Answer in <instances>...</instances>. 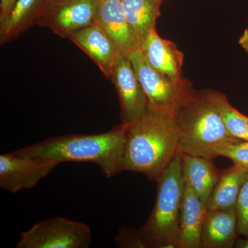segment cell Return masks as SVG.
Listing matches in <instances>:
<instances>
[{"mask_svg": "<svg viewBox=\"0 0 248 248\" xmlns=\"http://www.w3.org/2000/svg\"><path fill=\"white\" fill-rule=\"evenodd\" d=\"M210 94L228 133L235 139L248 141V117L235 109L226 94L214 91Z\"/></svg>", "mask_w": 248, "mask_h": 248, "instance_id": "d6986e66", "label": "cell"}, {"mask_svg": "<svg viewBox=\"0 0 248 248\" xmlns=\"http://www.w3.org/2000/svg\"><path fill=\"white\" fill-rule=\"evenodd\" d=\"M239 234L236 210H206L202 226V248L234 247Z\"/></svg>", "mask_w": 248, "mask_h": 248, "instance_id": "4fadbf2b", "label": "cell"}, {"mask_svg": "<svg viewBox=\"0 0 248 248\" xmlns=\"http://www.w3.org/2000/svg\"><path fill=\"white\" fill-rule=\"evenodd\" d=\"M217 156H224L234 164L248 170V141L237 140L230 142L217 150Z\"/></svg>", "mask_w": 248, "mask_h": 248, "instance_id": "ffe728a7", "label": "cell"}, {"mask_svg": "<svg viewBox=\"0 0 248 248\" xmlns=\"http://www.w3.org/2000/svg\"><path fill=\"white\" fill-rule=\"evenodd\" d=\"M140 47L146 61L155 70L174 79H184V53L174 42L160 37L156 29L149 32Z\"/></svg>", "mask_w": 248, "mask_h": 248, "instance_id": "7c38bea8", "label": "cell"}, {"mask_svg": "<svg viewBox=\"0 0 248 248\" xmlns=\"http://www.w3.org/2000/svg\"><path fill=\"white\" fill-rule=\"evenodd\" d=\"M65 1V0H49L48 4H52V3L60 2V1Z\"/></svg>", "mask_w": 248, "mask_h": 248, "instance_id": "d4e9b609", "label": "cell"}, {"mask_svg": "<svg viewBox=\"0 0 248 248\" xmlns=\"http://www.w3.org/2000/svg\"><path fill=\"white\" fill-rule=\"evenodd\" d=\"M125 140L124 124L110 131L94 135L71 134L46 139L13 151L15 154L65 162H89L97 165L107 177L123 171Z\"/></svg>", "mask_w": 248, "mask_h": 248, "instance_id": "3957f363", "label": "cell"}, {"mask_svg": "<svg viewBox=\"0 0 248 248\" xmlns=\"http://www.w3.org/2000/svg\"><path fill=\"white\" fill-rule=\"evenodd\" d=\"M129 27L139 46L153 29L160 16L162 0H122Z\"/></svg>", "mask_w": 248, "mask_h": 248, "instance_id": "ac0fdd59", "label": "cell"}, {"mask_svg": "<svg viewBox=\"0 0 248 248\" xmlns=\"http://www.w3.org/2000/svg\"><path fill=\"white\" fill-rule=\"evenodd\" d=\"M248 173V169L235 164L222 170L206 204V210H235Z\"/></svg>", "mask_w": 248, "mask_h": 248, "instance_id": "e0dca14e", "label": "cell"}, {"mask_svg": "<svg viewBox=\"0 0 248 248\" xmlns=\"http://www.w3.org/2000/svg\"><path fill=\"white\" fill-rule=\"evenodd\" d=\"M239 43L248 55V31L247 29L244 31V33L240 37Z\"/></svg>", "mask_w": 248, "mask_h": 248, "instance_id": "603a6c76", "label": "cell"}, {"mask_svg": "<svg viewBox=\"0 0 248 248\" xmlns=\"http://www.w3.org/2000/svg\"><path fill=\"white\" fill-rule=\"evenodd\" d=\"M92 241L89 226L63 217H54L22 232L17 248H87Z\"/></svg>", "mask_w": 248, "mask_h": 248, "instance_id": "8992f818", "label": "cell"}, {"mask_svg": "<svg viewBox=\"0 0 248 248\" xmlns=\"http://www.w3.org/2000/svg\"><path fill=\"white\" fill-rule=\"evenodd\" d=\"M236 248H248V237L245 240H238L236 244Z\"/></svg>", "mask_w": 248, "mask_h": 248, "instance_id": "cb8c5ba5", "label": "cell"}, {"mask_svg": "<svg viewBox=\"0 0 248 248\" xmlns=\"http://www.w3.org/2000/svg\"><path fill=\"white\" fill-rule=\"evenodd\" d=\"M156 182V201L151 216L140 229L121 231L116 237L120 247L178 248L179 217L186 186L180 152Z\"/></svg>", "mask_w": 248, "mask_h": 248, "instance_id": "7a4b0ae2", "label": "cell"}, {"mask_svg": "<svg viewBox=\"0 0 248 248\" xmlns=\"http://www.w3.org/2000/svg\"><path fill=\"white\" fill-rule=\"evenodd\" d=\"M181 133L179 152L213 160L216 151L237 141L227 131L210 91H196L174 117Z\"/></svg>", "mask_w": 248, "mask_h": 248, "instance_id": "277c9868", "label": "cell"}, {"mask_svg": "<svg viewBox=\"0 0 248 248\" xmlns=\"http://www.w3.org/2000/svg\"><path fill=\"white\" fill-rule=\"evenodd\" d=\"M128 58L146 94L148 108L174 117L195 94L196 91L189 80L174 79L153 68L140 47Z\"/></svg>", "mask_w": 248, "mask_h": 248, "instance_id": "5b68a950", "label": "cell"}, {"mask_svg": "<svg viewBox=\"0 0 248 248\" xmlns=\"http://www.w3.org/2000/svg\"><path fill=\"white\" fill-rule=\"evenodd\" d=\"M235 210L239 234L248 237V173L240 191Z\"/></svg>", "mask_w": 248, "mask_h": 248, "instance_id": "44dd1931", "label": "cell"}, {"mask_svg": "<svg viewBox=\"0 0 248 248\" xmlns=\"http://www.w3.org/2000/svg\"><path fill=\"white\" fill-rule=\"evenodd\" d=\"M48 3L49 0H16L9 14L0 22V44L14 40L37 24Z\"/></svg>", "mask_w": 248, "mask_h": 248, "instance_id": "9a60e30c", "label": "cell"}, {"mask_svg": "<svg viewBox=\"0 0 248 248\" xmlns=\"http://www.w3.org/2000/svg\"><path fill=\"white\" fill-rule=\"evenodd\" d=\"M97 0H65L49 4L37 25L69 39L73 34L95 22Z\"/></svg>", "mask_w": 248, "mask_h": 248, "instance_id": "9c48e42d", "label": "cell"}, {"mask_svg": "<svg viewBox=\"0 0 248 248\" xmlns=\"http://www.w3.org/2000/svg\"><path fill=\"white\" fill-rule=\"evenodd\" d=\"M56 161L11 153L0 155V187L16 193L35 187L58 165Z\"/></svg>", "mask_w": 248, "mask_h": 248, "instance_id": "ba28073f", "label": "cell"}, {"mask_svg": "<svg viewBox=\"0 0 248 248\" xmlns=\"http://www.w3.org/2000/svg\"><path fill=\"white\" fill-rule=\"evenodd\" d=\"M110 80L118 94L122 124L131 125L141 120L148 110V101L128 57L117 54Z\"/></svg>", "mask_w": 248, "mask_h": 248, "instance_id": "52a82bcc", "label": "cell"}, {"mask_svg": "<svg viewBox=\"0 0 248 248\" xmlns=\"http://www.w3.org/2000/svg\"><path fill=\"white\" fill-rule=\"evenodd\" d=\"M247 30L248 31V29H247Z\"/></svg>", "mask_w": 248, "mask_h": 248, "instance_id": "484cf974", "label": "cell"}, {"mask_svg": "<svg viewBox=\"0 0 248 248\" xmlns=\"http://www.w3.org/2000/svg\"><path fill=\"white\" fill-rule=\"evenodd\" d=\"M213 160L182 153V174L185 184L206 207L214 187L221 176V170L214 165Z\"/></svg>", "mask_w": 248, "mask_h": 248, "instance_id": "2e32d148", "label": "cell"}, {"mask_svg": "<svg viewBox=\"0 0 248 248\" xmlns=\"http://www.w3.org/2000/svg\"><path fill=\"white\" fill-rule=\"evenodd\" d=\"M206 210L205 204L186 184L179 217L178 248H202V226Z\"/></svg>", "mask_w": 248, "mask_h": 248, "instance_id": "5bb4252c", "label": "cell"}, {"mask_svg": "<svg viewBox=\"0 0 248 248\" xmlns=\"http://www.w3.org/2000/svg\"><path fill=\"white\" fill-rule=\"evenodd\" d=\"M124 125L123 171L156 182L179 152L181 133L175 119L148 108L141 120Z\"/></svg>", "mask_w": 248, "mask_h": 248, "instance_id": "6da1fadb", "label": "cell"}, {"mask_svg": "<svg viewBox=\"0 0 248 248\" xmlns=\"http://www.w3.org/2000/svg\"><path fill=\"white\" fill-rule=\"evenodd\" d=\"M69 40L94 62L107 79L110 80L116 57L120 53L97 23L78 31Z\"/></svg>", "mask_w": 248, "mask_h": 248, "instance_id": "8fae6325", "label": "cell"}, {"mask_svg": "<svg viewBox=\"0 0 248 248\" xmlns=\"http://www.w3.org/2000/svg\"><path fill=\"white\" fill-rule=\"evenodd\" d=\"M162 1H164V0H162Z\"/></svg>", "mask_w": 248, "mask_h": 248, "instance_id": "4316f807", "label": "cell"}, {"mask_svg": "<svg viewBox=\"0 0 248 248\" xmlns=\"http://www.w3.org/2000/svg\"><path fill=\"white\" fill-rule=\"evenodd\" d=\"M16 1V0H0V22L9 14Z\"/></svg>", "mask_w": 248, "mask_h": 248, "instance_id": "7402d4cb", "label": "cell"}, {"mask_svg": "<svg viewBox=\"0 0 248 248\" xmlns=\"http://www.w3.org/2000/svg\"><path fill=\"white\" fill-rule=\"evenodd\" d=\"M95 22L122 55L128 57L140 47L129 27L122 0H97Z\"/></svg>", "mask_w": 248, "mask_h": 248, "instance_id": "30bf717a", "label": "cell"}]
</instances>
